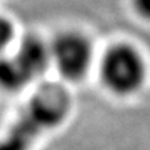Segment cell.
<instances>
[{
  "instance_id": "1",
  "label": "cell",
  "mask_w": 150,
  "mask_h": 150,
  "mask_svg": "<svg viewBox=\"0 0 150 150\" xmlns=\"http://www.w3.org/2000/svg\"><path fill=\"white\" fill-rule=\"evenodd\" d=\"M99 75L103 86L118 97L136 95L145 86L147 64L139 49L131 43H115L102 56Z\"/></svg>"
},
{
  "instance_id": "2",
  "label": "cell",
  "mask_w": 150,
  "mask_h": 150,
  "mask_svg": "<svg viewBox=\"0 0 150 150\" xmlns=\"http://www.w3.org/2000/svg\"><path fill=\"white\" fill-rule=\"evenodd\" d=\"M52 64L64 79L76 82L85 78L93 63V45L83 33L67 31L50 43Z\"/></svg>"
},
{
  "instance_id": "3",
  "label": "cell",
  "mask_w": 150,
  "mask_h": 150,
  "mask_svg": "<svg viewBox=\"0 0 150 150\" xmlns=\"http://www.w3.org/2000/svg\"><path fill=\"white\" fill-rule=\"evenodd\" d=\"M14 56L31 76V79L43 75L52 65L50 43H46L45 39L33 33L22 38Z\"/></svg>"
},
{
  "instance_id": "4",
  "label": "cell",
  "mask_w": 150,
  "mask_h": 150,
  "mask_svg": "<svg viewBox=\"0 0 150 150\" xmlns=\"http://www.w3.org/2000/svg\"><path fill=\"white\" fill-rule=\"evenodd\" d=\"M31 76L16 59V56H0V89L17 92L31 82Z\"/></svg>"
},
{
  "instance_id": "5",
  "label": "cell",
  "mask_w": 150,
  "mask_h": 150,
  "mask_svg": "<svg viewBox=\"0 0 150 150\" xmlns=\"http://www.w3.org/2000/svg\"><path fill=\"white\" fill-rule=\"evenodd\" d=\"M16 38V27L10 18L0 16V56L6 54V50L10 47Z\"/></svg>"
},
{
  "instance_id": "6",
  "label": "cell",
  "mask_w": 150,
  "mask_h": 150,
  "mask_svg": "<svg viewBox=\"0 0 150 150\" xmlns=\"http://www.w3.org/2000/svg\"><path fill=\"white\" fill-rule=\"evenodd\" d=\"M132 7L142 20L150 22V0H132Z\"/></svg>"
}]
</instances>
